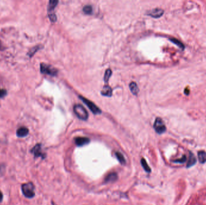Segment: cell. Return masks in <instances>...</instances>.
Returning a JSON list of instances; mask_svg holds the SVG:
<instances>
[{
  "label": "cell",
  "instance_id": "cb8c5ba5",
  "mask_svg": "<svg viewBox=\"0 0 206 205\" xmlns=\"http://www.w3.org/2000/svg\"><path fill=\"white\" fill-rule=\"evenodd\" d=\"M186 161V157L185 156H184L181 158H180L179 160H175L174 162H179V163H183V162H184Z\"/></svg>",
  "mask_w": 206,
  "mask_h": 205
},
{
  "label": "cell",
  "instance_id": "ffe728a7",
  "mask_svg": "<svg viewBox=\"0 0 206 205\" xmlns=\"http://www.w3.org/2000/svg\"><path fill=\"white\" fill-rule=\"evenodd\" d=\"M39 46H35V47L33 48L30 50V51L29 52L28 55H29L30 57L33 56L34 54V53H35L38 50H39Z\"/></svg>",
  "mask_w": 206,
  "mask_h": 205
},
{
  "label": "cell",
  "instance_id": "7402d4cb",
  "mask_svg": "<svg viewBox=\"0 0 206 205\" xmlns=\"http://www.w3.org/2000/svg\"><path fill=\"white\" fill-rule=\"evenodd\" d=\"M172 42H174V43H175L176 44H177L179 47H180V48H184V46H183V44L181 43V42H180L178 41H177V40H176V39H171V40Z\"/></svg>",
  "mask_w": 206,
  "mask_h": 205
},
{
  "label": "cell",
  "instance_id": "8fae6325",
  "mask_svg": "<svg viewBox=\"0 0 206 205\" xmlns=\"http://www.w3.org/2000/svg\"><path fill=\"white\" fill-rule=\"evenodd\" d=\"M59 1H55V0H51L49 1L48 3V12L51 13V12L53 11L55 7L57 6V4H58Z\"/></svg>",
  "mask_w": 206,
  "mask_h": 205
},
{
  "label": "cell",
  "instance_id": "7a4b0ae2",
  "mask_svg": "<svg viewBox=\"0 0 206 205\" xmlns=\"http://www.w3.org/2000/svg\"><path fill=\"white\" fill-rule=\"evenodd\" d=\"M22 191L23 194L27 198H33L34 196V187L33 184L27 183L22 185Z\"/></svg>",
  "mask_w": 206,
  "mask_h": 205
},
{
  "label": "cell",
  "instance_id": "d4e9b609",
  "mask_svg": "<svg viewBox=\"0 0 206 205\" xmlns=\"http://www.w3.org/2000/svg\"><path fill=\"white\" fill-rule=\"evenodd\" d=\"M2 199H3V195L2 192L0 191V202L2 200Z\"/></svg>",
  "mask_w": 206,
  "mask_h": 205
},
{
  "label": "cell",
  "instance_id": "ac0fdd59",
  "mask_svg": "<svg viewBox=\"0 0 206 205\" xmlns=\"http://www.w3.org/2000/svg\"><path fill=\"white\" fill-rule=\"evenodd\" d=\"M83 11L85 14L87 15H90L92 13V7L90 6H86L83 7Z\"/></svg>",
  "mask_w": 206,
  "mask_h": 205
},
{
  "label": "cell",
  "instance_id": "44dd1931",
  "mask_svg": "<svg viewBox=\"0 0 206 205\" xmlns=\"http://www.w3.org/2000/svg\"><path fill=\"white\" fill-rule=\"evenodd\" d=\"M49 17H50L51 22H54L56 21L57 17H56V16L54 14H49Z\"/></svg>",
  "mask_w": 206,
  "mask_h": 205
},
{
  "label": "cell",
  "instance_id": "52a82bcc",
  "mask_svg": "<svg viewBox=\"0 0 206 205\" xmlns=\"http://www.w3.org/2000/svg\"><path fill=\"white\" fill-rule=\"evenodd\" d=\"M163 10L161 9H154L152 10H151L148 14V15L153 17H155V18H157V17H159L160 16H162V15L163 14Z\"/></svg>",
  "mask_w": 206,
  "mask_h": 205
},
{
  "label": "cell",
  "instance_id": "d6986e66",
  "mask_svg": "<svg viewBox=\"0 0 206 205\" xmlns=\"http://www.w3.org/2000/svg\"><path fill=\"white\" fill-rule=\"evenodd\" d=\"M116 156H117V158L118 161H119L121 164H124L125 163V160L124 157V156L120 152H117L116 153Z\"/></svg>",
  "mask_w": 206,
  "mask_h": 205
},
{
  "label": "cell",
  "instance_id": "603a6c76",
  "mask_svg": "<svg viewBox=\"0 0 206 205\" xmlns=\"http://www.w3.org/2000/svg\"><path fill=\"white\" fill-rule=\"evenodd\" d=\"M7 95V91L4 89H0V98H3Z\"/></svg>",
  "mask_w": 206,
  "mask_h": 205
},
{
  "label": "cell",
  "instance_id": "7c38bea8",
  "mask_svg": "<svg viewBox=\"0 0 206 205\" xmlns=\"http://www.w3.org/2000/svg\"><path fill=\"white\" fill-rule=\"evenodd\" d=\"M130 89L134 95H137L139 93V88L137 84L135 82H132L130 84Z\"/></svg>",
  "mask_w": 206,
  "mask_h": 205
},
{
  "label": "cell",
  "instance_id": "6da1fadb",
  "mask_svg": "<svg viewBox=\"0 0 206 205\" xmlns=\"http://www.w3.org/2000/svg\"><path fill=\"white\" fill-rule=\"evenodd\" d=\"M74 112L78 118L81 120H86L88 118V113L86 110L81 105H75L74 106Z\"/></svg>",
  "mask_w": 206,
  "mask_h": 205
},
{
  "label": "cell",
  "instance_id": "30bf717a",
  "mask_svg": "<svg viewBox=\"0 0 206 205\" xmlns=\"http://www.w3.org/2000/svg\"><path fill=\"white\" fill-rule=\"evenodd\" d=\"M101 93L103 96L110 97L112 95V89L109 86H105L103 87Z\"/></svg>",
  "mask_w": 206,
  "mask_h": 205
},
{
  "label": "cell",
  "instance_id": "8992f818",
  "mask_svg": "<svg viewBox=\"0 0 206 205\" xmlns=\"http://www.w3.org/2000/svg\"><path fill=\"white\" fill-rule=\"evenodd\" d=\"M90 140L86 137H77L75 138V143L78 146H83L88 144Z\"/></svg>",
  "mask_w": 206,
  "mask_h": 205
},
{
  "label": "cell",
  "instance_id": "e0dca14e",
  "mask_svg": "<svg viewBox=\"0 0 206 205\" xmlns=\"http://www.w3.org/2000/svg\"><path fill=\"white\" fill-rule=\"evenodd\" d=\"M141 164L143 166V168H144V170L147 172H148L149 173L151 172V168H149L148 164L147 162V161H145V160L144 158H142L141 160Z\"/></svg>",
  "mask_w": 206,
  "mask_h": 205
},
{
  "label": "cell",
  "instance_id": "4fadbf2b",
  "mask_svg": "<svg viewBox=\"0 0 206 205\" xmlns=\"http://www.w3.org/2000/svg\"><path fill=\"white\" fill-rule=\"evenodd\" d=\"M118 178V176H117V175L115 173H110L109 175H108L107 177H105V182H113V181H115Z\"/></svg>",
  "mask_w": 206,
  "mask_h": 205
},
{
  "label": "cell",
  "instance_id": "5bb4252c",
  "mask_svg": "<svg viewBox=\"0 0 206 205\" xmlns=\"http://www.w3.org/2000/svg\"><path fill=\"white\" fill-rule=\"evenodd\" d=\"M198 160L201 163H204L206 162V153L204 151H200L198 153Z\"/></svg>",
  "mask_w": 206,
  "mask_h": 205
},
{
  "label": "cell",
  "instance_id": "9c48e42d",
  "mask_svg": "<svg viewBox=\"0 0 206 205\" xmlns=\"http://www.w3.org/2000/svg\"><path fill=\"white\" fill-rule=\"evenodd\" d=\"M32 152L34 153V155L36 157H40L43 156V153L41 150V146L39 144L36 145L33 148Z\"/></svg>",
  "mask_w": 206,
  "mask_h": 205
},
{
  "label": "cell",
  "instance_id": "5b68a950",
  "mask_svg": "<svg viewBox=\"0 0 206 205\" xmlns=\"http://www.w3.org/2000/svg\"><path fill=\"white\" fill-rule=\"evenodd\" d=\"M154 128L156 132L160 134L165 132L166 126L161 118L157 117L156 119L155 122L154 123Z\"/></svg>",
  "mask_w": 206,
  "mask_h": 205
},
{
  "label": "cell",
  "instance_id": "277c9868",
  "mask_svg": "<svg viewBox=\"0 0 206 205\" xmlns=\"http://www.w3.org/2000/svg\"><path fill=\"white\" fill-rule=\"evenodd\" d=\"M80 98L83 101V102L85 103L89 107V108L90 110V111L95 114H101V110L97 106V105L91 102L90 101H89L88 99L80 96Z\"/></svg>",
  "mask_w": 206,
  "mask_h": 205
},
{
  "label": "cell",
  "instance_id": "2e32d148",
  "mask_svg": "<svg viewBox=\"0 0 206 205\" xmlns=\"http://www.w3.org/2000/svg\"><path fill=\"white\" fill-rule=\"evenodd\" d=\"M112 71L110 69H108L106 70L105 74H104V80L105 83H108V81L109 80V78L112 75Z\"/></svg>",
  "mask_w": 206,
  "mask_h": 205
},
{
  "label": "cell",
  "instance_id": "ba28073f",
  "mask_svg": "<svg viewBox=\"0 0 206 205\" xmlns=\"http://www.w3.org/2000/svg\"><path fill=\"white\" fill-rule=\"evenodd\" d=\"M29 130L26 127H21L16 131V135L18 137H26L29 133Z\"/></svg>",
  "mask_w": 206,
  "mask_h": 205
},
{
  "label": "cell",
  "instance_id": "9a60e30c",
  "mask_svg": "<svg viewBox=\"0 0 206 205\" xmlns=\"http://www.w3.org/2000/svg\"><path fill=\"white\" fill-rule=\"evenodd\" d=\"M196 158L195 157L193 154L190 153V156L188 160V167H189L193 165L196 163Z\"/></svg>",
  "mask_w": 206,
  "mask_h": 205
},
{
  "label": "cell",
  "instance_id": "3957f363",
  "mask_svg": "<svg viewBox=\"0 0 206 205\" xmlns=\"http://www.w3.org/2000/svg\"><path fill=\"white\" fill-rule=\"evenodd\" d=\"M41 72L42 73L49 75L51 76H55L57 73V70L50 65L42 63L41 64Z\"/></svg>",
  "mask_w": 206,
  "mask_h": 205
}]
</instances>
